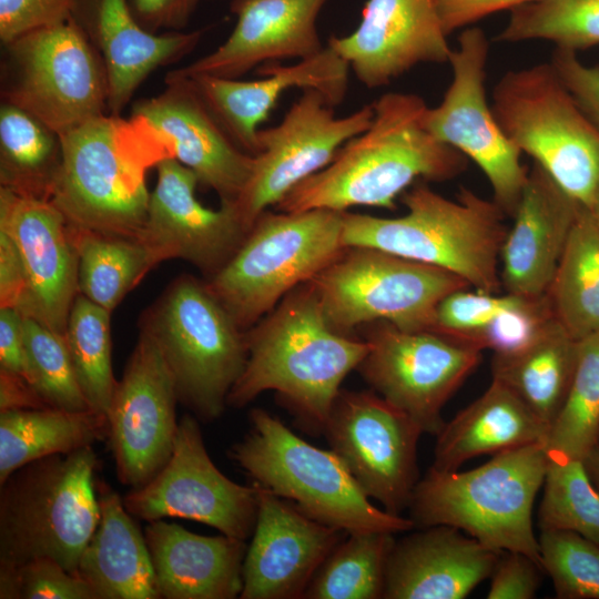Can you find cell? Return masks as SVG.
<instances>
[{"mask_svg":"<svg viewBox=\"0 0 599 599\" xmlns=\"http://www.w3.org/2000/svg\"><path fill=\"white\" fill-rule=\"evenodd\" d=\"M0 369L21 376L30 384L23 316L14 307H0Z\"/></svg>","mask_w":599,"mask_h":599,"instance_id":"cell-49","label":"cell"},{"mask_svg":"<svg viewBox=\"0 0 599 599\" xmlns=\"http://www.w3.org/2000/svg\"><path fill=\"white\" fill-rule=\"evenodd\" d=\"M110 314L79 293L64 333L73 369L89 407L104 417L118 386L112 369Z\"/></svg>","mask_w":599,"mask_h":599,"instance_id":"cell-38","label":"cell"},{"mask_svg":"<svg viewBox=\"0 0 599 599\" xmlns=\"http://www.w3.org/2000/svg\"><path fill=\"white\" fill-rule=\"evenodd\" d=\"M510 11L498 41L542 39L575 52L599 44V0H539Z\"/></svg>","mask_w":599,"mask_h":599,"instance_id":"cell-40","label":"cell"},{"mask_svg":"<svg viewBox=\"0 0 599 599\" xmlns=\"http://www.w3.org/2000/svg\"><path fill=\"white\" fill-rule=\"evenodd\" d=\"M327 0H233L236 23L211 53L173 70L183 77L237 79L261 63L321 52L317 18Z\"/></svg>","mask_w":599,"mask_h":599,"instance_id":"cell-25","label":"cell"},{"mask_svg":"<svg viewBox=\"0 0 599 599\" xmlns=\"http://www.w3.org/2000/svg\"><path fill=\"white\" fill-rule=\"evenodd\" d=\"M177 400L174 377L159 346L140 329L106 415L108 438L123 485L142 487L167 463L177 429Z\"/></svg>","mask_w":599,"mask_h":599,"instance_id":"cell-18","label":"cell"},{"mask_svg":"<svg viewBox=\"0 0 599 599\" xmlns=\"http://www.w3.org/2000/svg\"><path fill=\"white\" fill-rule=\"evenodd\" d=\"M550 63L589 120L599 130V65H586L575 51L556 48Z\"/></svg>","mask_w":599,"mask_h":599,"instance_id":"cell-47","label":"cell"},{"mask_svg":"<svg viewBox=\"0 0 599 599\" xmlns=\"http://www.w3.org/2000/svg\"><path fill=\"white\" fill-rule=\"evenodd\" d=\"M18 599H97L89 585L50 558L16 568Z\"/></svg>","mask_w":599,"mask_h":599,"instance_id":"cell-44","label":"cell"},{"mask_svg":"<svg viewBox=\"0 0 599 599\" xmlns=\"http://www.w3.org/2000/svg\"><path fill=\"white\" fill-rule=\"evenodd\" d=\"M4 48L11 73L4 101L59 135L108 110L103 59L73 17L27 33Z\"/></svg>","mask_w":599,"mask_h":599,"instance_id":"cell-12","label":"cell"},{"mask_svg":"<svg viewBox=\"0 0 599 599\" xmlns=\"http://www.w3.org/2000/svg\"><path fill=\"white\" fill-rule=\"evenodd\" d=\"M394 535L386 531L348 534L319 567L303 598H384L387 562L396 541Z\"/></svg>","mask_w":599,"mask_h":599,"instance_id":"cell-37","label":"cell"},{"mask_svg":"<svg viewBox=\"0 0 599 599\" xmlns=\"http://www.w3.org/2000/svg\"><path fill=\"white\" fill-rule=\"evenodd\" d=\"M581 206L534 162L500 250L506 293L546 295Z\"/></svg>","mask_w":599,"mask_h":599,"instance_id":"cell-26","label":"cell"},{"mask_svg":"<svg viewBox=\"0 0 599 599\" xmlns=\"http://www.w3.org/2000/svg\"><path fill=\"white\" fill-rule=\"evenodd\" d=\"M489 42L480 28H469L450 53L453 80L439 105L427 108L424 123L439 142L471 159L488 179L494 202L512 216L528 171L520 151L508 140L485 92Z\"/></svg>","mask_w":599,"mask_h":599,"instance_id":"cell-14","label":"cell"},{"mask_svg":"<svg viewBox=\"0 0 599 599\" xmlns=\"http://www.w3.org/2000/svg\"><path fill=\"white\" fill-rule=\"evenodd\" d=\"M542 566L519 551H502L490 575L488 599H531L541 582Z\"/></svg>","mask_w":599,"mask_h":599,"instance_id":"cell-46","label":"cell"},{"mask_svg":"<svg viewBox=\"0 0 599 599\" xmlns=\"http://www.w3.org/2000/svg\"><path fill=\"white\" fill-rule=\"evenodd\" d=\"M72 17L100 50L108 75V110L115 115L154 70L189 54L204 32L149 31L130 0H77Z\"/></svg>","mask_w":599,"mask_h":599,"instance_id":"cell-27","label":"cell"},{"mask_svg":"<svg viewBox=\"0 0 599 599\" xmlns=\"http://www.w3.org/2000/svg\"><path fill=\"white\" fill-rule=\"evenodd\" d=\"M582 461L591 481L599 490V446L592 448Z\"/></svg>","mask_w":599,"mask_h":599,"instance_id":"cell-53","label":"cell"},{"mask_svg":"<svg viewBox=\"0 0 599 599\" xmlns=\"http://www.w3.org/2000/svg\"><path fill=\"white\" fill-rule=\"evenodd\" d=\"M70 230L79 260V293L110 312L159 264L140 238L108 235L72 225Z\"/></svg>","mask_w":599,"mask_h":599,"instance_id":"cell-36","label":"cell"},{"mask_svg":"<svg viewBox=\"0 0 599 599\" xmlns=\"http://www.w3.org/2000/svg\"><path fill=\"white\" fill-rule=\"evenodd\" d=\"M549 429L504 383L493 378L470 405L445 423L436 435V470H457L477 456L546 445Z\"/></svg>","mask_w":599,"mask_h":599,"instance_id":"cell-31","label":"cell"},{"mask_svg":"<svg viewBox=\"0 0 599 599\" xmlns=\"http://www.w3.org/2000/svg\"><path fill=\"white\" fill-rule=\"evenodd\" d=\"M250 429L230 455L253 483L292 501L308 517L345 534L406 532L410 518L369 502L333 450L311 445L262 408L250 412Z\"/></svg>","mask_w":599,"mask_h":599,"instance_id":"cell-7","label":"cell"},{"mask_svg":"<svg viewBox=\"0 0 599 599\" xmlns=\"http://www.w3.org/2000/svg\"><path fill=\"white\" fill-rule=\"evenodd\" d=\"M106 417L59 408L0 412V485L22 466L108 437Z\"/></svg>","mask_w":599,"mask_h":599,"instance_id":"cell-33","label":"cell"},{"mask_svg":"<svg viewBox=\"0 0 599 599\" xmlns=\"http://www.w3.org/2000/svg\"><path fill=\"white\" fill-rule=\"evenodd\" d=\"M370 324L364 334L369 351L356 369L379 396L436 436L446 423L445 404L480 364L483 351L430 329Z\"/></svg>","mask_w":599,"mask_h":599,"instance_id":"cell-13","label":"cell"},{"mask_svg":"<svg viewBox=\"0 0 599 599\" xmlns=\"http://www.w3.org/2000/svg\"><path fill=\"white\" fill-rule=\"evenodd\" d=\"M547 466L545 445L534 444L466 471L430 468L414 489L409 518L419 528L455 527L488 548L524 552L541 565L532 507Z\"/></svg>","mask_w":599,"mask_h":599,"instance_id":"cell-5","label":"cell"},{"mask_svg":"<svg viewBox=\"0 0 599 599\" xmlns=\"http://www.w3.org/2000/svg\"><path fill=\"white\" fill-rule=\"evenodd\" d=\"M434 0H367L358 27L327 45L368 89L380 88L419 63L451 53Z\"/></svg>","mask_w":599,"mask_h":599,"instance_id":"cell-23","label":"cell"},{"mask_svg":"<svg viewBox=\"0 0 599 599\" xmlns=\"http://www.w3.org/2000/svg\"><path fill=\"white\" fill-rule=\"evenodd\" d=\"M92 446L17 469L1 486L0 567L50 558L77 575L100 520Z\"/></svg>","mask_w":599,"mask_h":599,"instance_id":"cell-6","label":"cell"},{"mask_svg":"<svg viewBox=\"0 0 599 599\" xmlns=\"http://www.w3.org/2000/svg\"><path fill=\"white\" fill-rule=\"evenodd\" d=\"M0 230L16 243L24 267L26 292L18 309L64 335L79 294L78 252L67 217L51 200L1 186Z\"/></svg>","mask_w":599,"mask_h":599,"instance_id":"cell-19","label":"cell"},{"mask_svg":"<svg viewBox=\"0 0 599 599\" xmlns=\"http://www.w3.org/2000/svg\"><path fill=\"white\" fill-rule=\"evenodd\" d=\"M132 115L148 122L172 148L173 158L212 189L221 203H234L244 191L254 155L226 133L199 94L192 80L167 73L158 95L138 102Z\"/></svg>","mask_w":599,"mask_h":599,"instance_id":"cell-22","label":"cell"},{"mask_svg":"<svg viewBox=\"0 0 599 599\" xmlns=\"http://www.w3.org/2000/svg\"><path fill=\"white\" fill-rule=\"evenodd\" d=\"M61 165L51 201L70 225L140 238L149 204L148 170L173 158L143 119L104 113L59 135Z\"/></svg>","mask_w":599,"mask_h":599,"instance_id":"cell-3","label":"cell"},{"mask_svg":"<svg viewBox=\"0 0 599 599\" xmlns=\"http://www.w3.org/2000/svg\"><path fill=\"white\" fill-rule=\"evenodd\" d=\"M202 0H130L138 21L149 31H181Z\"/></svg>","mask_w":599,"mask_h":599,"instance_id":"cell-48","label":"cell"},{"mask_svg":"<svg viewBox=\"0 0 599 599\" xmlns=\"http://www.w3.org/2000/svg\"><path fill=\"white\" fill-rule=\"evenodd\" d=\"M97 488L100 520L77 575L97 599H160L145 536L113 489L104 483Z\"/></svg>","mask_w":599,"mask_h":599,"instance_id":"cell-30","label":"cell"},{"mask_svg":"<svg viewBox=\"0 0 599 599\" xmlns=\"http://www.w3.org/2000/svg\"><path fill=\"white\" fill-rule=\"evenodd\" d=\"M309 283L328 325L349 336L375 322L432 331L439 302L470 287L446 270L370 247H345Z\"/></svg>","mask_w":599,"mask_h":599,"instance_id":"cell-11","label":"cell"},{"mask_svg":"<svg viewBox=\"0 0 599 599\" xmlns=\"http://www.w3.org/2000/svg\"><path fill=\"white\" fill-rule=\"evenodd\" d=\"M595 223L599 227V186L595 193L591 204L587 207Z\"/></svg>","mask_w":599,"mask_h":599,"instance_id":"cell-54","label":"cell"},{"mask_svg":"<svg viewBox=\"0 0 599 599\" xmlns=\"http://www.w3.org/2000/svg\"><path fill=\"white\" fill-rule=\"evenodd\" d=\"M140 329L159 346L179 400L199 418L216 419L247 359L245 332L202 282L175 278L145 309Z\"/></svg>","mask_w":599,"mask_h":599,"instance_id":"cell-9","label":"cell"},{"mask_svg":"<svg viewBox=\"0 0 599 599\" xmlns=\"http://www.w3.org/2000/svg\"><path fill=\"white\" fill-rule=\"evenodd\" d=\"M539 0H434L443 29L448 35L494 12Z\"/></svg>","mask_w":599,"mask_h":599,"instance_id":"cell-50","label":"cell"},{"mask_svg":"<svg viewBox=\"0 0 599 599\" xmlns=\"http://www.w3.org/2000/svg\"><path fill=\"white\" fill-rule=\"evenodd\" d=\"M317 90H303L283 120L260 129L261 151L254 155L251 177L234 202L250 231L256 219L276 205L292 189L326 167L339 149L365 131L374 116L373 104L338 118Z\"/></svg>","mask_w":599,"mask_h":599,"instance_id":"cell-16","label":"cell"},{"mask_svg":"<svg viewBox=\"0 0 599 599\" xmlns=\"http://www.w3.org/2000/svg\"><path fill=\"white\" fill-rule=\"evenodd\" d=\"M538 520L540 529H561L599 544V490L582 460L547 454Z\"/></svg>","mask_w":599,"mask_h":599,"instance_id":"cell-41","label":"cell"},{"mask_svg":"<svg viewBox=\"0 0 599 599\" xmlns=\"http://www.w3.org/2000/svg\"><path fill=\"white\" fill-rule=\"evenodd\" d=\"M348 63L326 45L292 65L260 69L262 79L242 81L214 75L190 77L209 110L231 139L246 153H260V124L281 95L292 88L321 92L333 106L341 104L348 85ZM189 78V77H187Z\"/></svg>","mask_w":599,"mask_h":599,"instance_id":"cell-24","label":"cell"},{"mask_svg":"<svg viewBox=\"0 0 599 599\" xmlns=\"http://www.w3.org/2000/svg\"><path fill=\"white\" fill-rule=\"evenodd\" d=\"M576 361L577 341L554 318L524 349L494 355L491 373L550 429L567 397Z\"/></svg>","mask_w":599,"mask_h":599,"instance_id":"cell-32","label":"cell"},{"mask_svg":"<svg viewBox=\"0 0 599 599\" xmlns=\"http://www.w3.org/2000/svg\"><path fill=\"white\" fill-rule=\"evenodd\" d=\"M546 295L555 318L573 339L599 332V227L585 206Z\"/></svg>","mask_w":599,"mask_h":599,"instance_id":"cell-34","label":"cell"},{"mask_svg":"<svg viewBox=\"0 0 599 599\" xmlns=\"http://www.w3.org/2000/svg\"><path fill=\"white\" fill-rule=\"evenodd\" d=\"M144 536L161 598L240 597L245 540L197 535L162 519L149 521Z\"/></svg>","mask_w":599,"mask_h":599,"instance_id":"cell-29","label":"cell"},{"mask_svg":"<svg viewBox=\"0 0 599 599\" xmlns=\"http://www.w3.org/2000/svg\"><path fill=\"white\" fill-rule=\"evenodd\" d=\"M26 292L24 267L11 236L0 230V307L19 308Z\"/></svg>","mask_w":599,"mask_h":599,"instance_id":"cell-51","label":"cell"},{"mask_svg":"<svg viewBox=\"0 0 599 599\" xmlns=\"http://www.w3.org/2000/svg\"><path fill=\"white\" fill-rule=\"evenodd\" d=\"M372 104L369 126L347 141L326 167L292 189L277 210H394L397 196L416 180L446 181L465 170L466 156L427 131L428 106L419 95L388 92Z\"/></svg>","mask_w":599,"mask_h":599,"instance_id":"cell-1","label":"cell"},{"mask_svg":"<svg viewBox=\"0 0 599 599\" xmlns=\"http://www.w3.org/2000/svg\"><path fill=\"white\" fill-rule=\"evenodd\" d=\"M37 408L48 406L29 382L0 369V412Z\"/></svg>","mask_w":599,"mask_h":599,"instance_id":"cell-52","label":"cell"},{"mask_svg":"<svg viewBox=\"0 0 599 599\" xmlns=\"http://www.w3.org/2000/svg\"><path fill=\"white\" fill-rule=\"evenodd\" d=\"M342 532L258 486L257 517L243 562L240 598H302L342 540Z\"/></svg>","mask_w":599,"mask_h":599,"instance_id":"cell-21","label":"cell"},{"mask_svg":"<svg viewBox=\"0 0 599 599\" xmlns=\"http://www.w3.org/2000/svg\"><path fill=\"white\" fill-rule=\"evenodd\" d=\"M491 110L508 140L589 207L599 186V130L552 64L505 73L494 88Z\"/></svg>","mask_w":599,"mask_h":599,"instance_id":"cell-10","label":"cell"},{"mask_svg":"<svg viewBox=\"0 0 599 599\" xmlns=\"http://www.w3.org/2000/svg\"><path fill=\"white\" fill-rule=\"evenodd\" d=\"M23 336L30 384L45 405L70 412L91 410L78 383L64 335L23 316Z\"/></svg>","mask_w":599,"mask_h":599,"instance_id":"cell-42","label":"cell"},{"mask_svg":"<svg viewBox=\"0 0 599 599\" xmlns=\"http://www.w3.org/2000/svg\"><path fill=\"white\" fill-rule=\"evenodd\" d=\"M322 433L368 498L394 515L408 508L424 433L412 417L373 392L341 390Z\"/></svg>","mask_w":599,"mask_h":599,"instance_id":"cell-15","label":"cell"},{"mask_svg":"<svg viewBox=\"0 0 599 599\" xmlns=\"http://www.w3.org/2000/svg\"><path fill=\"white\" fill-rule=\"evenodd\" d=\"M75 3L77 0H0L2 44L70 19Z\"/></svg>","mask_w":599,"mask_h":599,"instance_id":"cell-45","label":"cell"},{"mask_svg":"<svg viewBox=\"0 0 599 599\" xmlns=\"http://www.w3.org/2000/svg\"><path fill=\"white\" fill-rule=\"evenodd\" d=\"M598 446H599V438H598Z\"/></svg>","mask_w":599,"mask_h":599,"instance_id":"cell-55","label":"cell"},{"mask_svg":"<svg viewBox=\"0 0 599 599\" xmlns=\"http://www.w3.org/2000/svg\"><path fill=\"white\" fill-rule=\"evenodd\" d=\"M126 510L143 520L184 518L246 540L254 530L258 486H243L224 476L210 458L197 420L177 423L172 454L145 485L123 498Z\"/></svg>","mask_w":599,"mask_h":599,"instance_id":"cell-17","label":"cell"},{"mask_svg":"<svg viewBox=\"0 0 599 599\" xmlns=\"http://www.w3.org/2000/svg\"><path fill=\"white\" fill-rule=\"evenodd\" d=\"M402 202L407 212L394 219L344 211V246L380 250L454 273L476 291H500V250L508 229L494 201L466 187L449 200L417 183Z\"/></svg>","mask_w":599,"mask_h":599,"instance_id":"cell-4","label":"cell"},{"mask_svg":"<svg viewBox=\"0 0 599 599\" xmlns=\"http://www.w3.org/2000/svg\"><path fill=\"white\" fill-rule=\"evenodd\" d=\"M58 133L21 108L0 106V182L12 192L51 200L61 165Z\"/></svg>","mask_w":599,"mask_h":599,"instance_id":"cell-35","label":"cell"},{"mask_svg":"<svg viewBox=\"0 0 599 599\" xmlns=\"http://www.w3.org/2000/svg\"><path fill=\"white\" fill-rule=\"evenodd\" d=\"M342 229L343 212L266 210L206 284L245 332L341 255Z\"/></svg>","mask_w":599,"mask_h":599,"instance_id":"cell-8","label":"cell"},{"mask_svg":"<svg viewBox=\"0 0 599 599\" xmlns=\"http://www.w3.org/2000/svg\"><path fill=\"white\" fill-rule=\"evenodd\" d=\"M158 180L150 193L140 240L158 262L185 260L212 277L236 252L248 230L234 203L219 210L195 196L197 176L174 158L156 164Z\"/></svg>","mask_w":599,"mask_h":599,"instance_id":"cell-20","label":"cell"},{"mask_svg":"<svg viewBox=\"0 0 599 599\" xmlns=\"http://www.w3.org/2000/svg\"><path fill=\"white\" fill-rule=\"evenodd\" d=\"M541 565L559 599H599V544L561 529H541Z\"/></svg>","mask_w":599,"mask_h":599,"instance_id":"cell-43","label":"cell"},{"mask_svg":"<svg viewBox=\"0 0 599 599\" xmlns=\"http://www.w3.org/2000/svg\"><path fill=\"white\" fill-rule=\"evenodd\" d=\"M247 359L227 405L243 407L277 392L307 428L323 432L341 384L369 351L367 341L335 332L309 282L291 291L245 331Z\"/></svg>","mask_w":599,"mask_h":599,"instance_id":"cell-2","label":"cell"},{"mask_svg":"<svg viewBox=\"0 0 599 599\" xmlns=\"http://www.w3.org/2000/svg\"><path fill=\"white\" fill-rule=\"evenodd\" d=\"M423 529L395 541L384 598L463 599L490 578L502 551L451 526Z\"/></svg>","mask_w":599,"mask_h":599,"instance_id":"cell-28","label":"cell"},{"mask_svg":"<svg viewBox=\"0 0 599 599\" xmlns=\"http://www.w3.org/2000/svg\"><path fill=\"white\" fill-rule=\"evenodd\" d=\"M598 438L599 332L577 341L573 376L545 447L547 454L583 460Z\"/></svg>","mask_w":599,"mask_h":599,"instance_id":"cell-39","label":"cell"}]
</instances>
